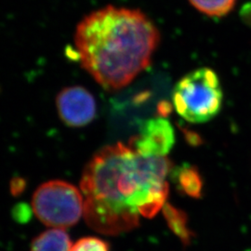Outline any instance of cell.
Segmentation results:
<instances>
[{
    "label": "cell",
    "instance_id": "1",
    "mask_svg": "<svg viewBox=\"0 0 251 251\" xmlns=\"http://www.w3.org/2000/svg\"><path fill=\"white\" fill-rule=\"evenodd\" d=\"M171 162L147 156L129 144L101 148L86 165L80 180L84 218L98 233L117 235L136 228L165 205Z\"/></svg>",
    "mask_w": 251,
    "mask_h": 251
},
{
    "label": "cell",
    "instance_id": "12",
    "mask_svg": "<svg viewBox=\"0 0 251 251\" xmlns=\"http://www.w3.org/2000/svg\"><path fill=\"white\" fill-rule=\"evenodd\" d=\"M240 16L245 24H247L249 26H251V2L247 3L243 6L240 11Z\"/></svg>",
    "mask_w": 251,
    "mask_h": 251
},
{
    "label": "cell",
    "instance_id": "3",
    "mask_svg": "<svg viewBox=\"0 0 251 251\" xmlns=\"http://www.w3.org/2000/svg\"><path fill=\"white\" fill-rule=\"evenodd\" d=\"M224 93L212 69L203 67L184 75L173 91V104L180 117L190 123H205L220 113Z\"/></svg>",
    "mask_w": 251,
    "mask_h": 251
},
{
    "label": "cell",
    "instance_id": "6",
    "mask_svg": "<svg viewBox=\"0 0 251 251\" xmlns=\"http://www.w3.org/2000/svg\"><path fill=\"white\" fill-rule=\"evenodd\" d=\"M174 143V128L165 117H154L145 121L139 134L128 142L137 152L147 156H166Z\"/></svg>",
    "mask_w": 251,
    "mask_h": 251
},
{
    "label": "cell",
    "instance_id": "8",
    "mask_svg": "<svg viewBox=\"0 0 251 251\" xmlns=\"http://www.w3.org/2000/svg\"><path fill=\"white\" fill-rule=\"evenodd\" d=\"M198 11L210 17H224L233 9L237 0H189Z\"/></svg>",
    "mask_w": 251,
    "mask_h": 251
},
{
    "label": "cell",
    "instance_id": "9",
    "mask_svg": "<svg viewBox=\"0 0 251 251\" xmlns=\"http://www.w3.org/2000/svg\"><path fill=\"white\" fill-rule=\"evenodd\" d=\"M178 182L182 192L187 195L198 198L200 196L202 189V180L198 171L192 167L186 166L179 169L178 172Z\"/></svg>",
    "mask_w": 251,
    "mask_h": 251
},
{
    "label": "cell",
    "instance_id": "7",
    "mask_svg": "<svg viewBox=\"0 0 251 251\" xmlns=\"http://www.w3.org/2000/svg\"><path fill=\"white\" fill-rule=\"evenodd\" d=\"M72 246L66 231L53 228L39 234L33 240L31 251H70Z\"/></svg>",
    "mask_w": 251,
    "mask_h": 251
},
{
    "label": "cell",
    "instance_id": "2",
    "mask_svg": "<svg viewBox=\"0 0 251 251\" xmlns=\"http://www.w3.org/2000/svg\"><path fill=\"white\" fill-rule=\"evenodd\" d=\"M157 27L139 9L107 6L77 25L75 45L82 67L107 90L129 85L151 63Z\"/></svg>",
    "mask_w": 251,
    "mask_h": 251
},
{
    "label": "cell",
    "instance_id": "5",
    "mask_svg": "<svg viewBox=\"0 0 251 251\" xmlns=\"http://www.w3.org/2000/svg\"><path fill=\"white\" fill-rule=\"evenodd\" d=\"M59 117L70 127H82L90 124L96 117L97 106L94 96L81 86L67 87L56 97Z\"/></svg>",
    "mask_w": 251,
    "mask_h": 251
},
{
    "label": "cell",
    "instance_id": "4",
    "mask_svg": "<svg viewBox=\"0 0 251 251\" xmlns=\"http://www.w3.org/2000/svg\"><path fill=\"white\" fill-rule=\"evenodd\" d=\"M32 207L44 225L64 229L77 224L84 214V197L71 183L54 179L40 185L32 198Z\"/></svg>",
    "mask_w": 251,
    "mask_h": 251
},
{
    "label": "cell",
    "instance_id": "11",
    "mask_svg": "<svg viewBox=\"0 0 251 251\" xmlns=\"http://www.w3.org/2000/svg\"><path fill=\"white\" fill-rule=\"evenodd\" d=\"M70 251H109L107 243L97 237H84L74 244Z\"/></svg>",
    "mask_w": 251,
    "mask_h": 251
},
{
    "label": "cell",
    "instance_id": "10",
    "mask_svg": "<svg viewBox=\"0 0 251 251\" xmlns=\"http://www.w3.org/2000/svg\"><path fill=\"white\" fill-rule=\"evenodd\" d=\"M166 217L172 230L181 238H188V231L185 226V220L179 211L171 206L166 208Z\"/></svg>",
    "mask_w": 251,
    "mask_h": 251
}]
</instances>
